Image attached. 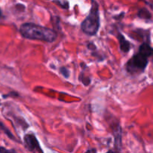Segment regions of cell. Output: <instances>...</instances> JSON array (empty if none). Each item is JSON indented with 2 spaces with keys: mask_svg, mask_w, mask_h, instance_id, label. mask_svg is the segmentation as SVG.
<instances>
[{
  "mask_svg": "<svg viewBox=\"0 0 153 153\" xmlns=\"http://www.w3.org/2000/svg\"><path fill=\"white\" fill-rule=\"evenodd\" d=\"M24 143L25 147L31 152H43L40 149V143L37 137L33 134H27L24 137Z\"/></svg>",
  "mask_w": 153,
  "mask_h": 153,
  "instance_id": "4",
  "label": "cell"
},
{
  "mask_svg": "<svg viewBox=\"0 0 153 153\" xmlns=\"http://www.w3.org/2000/svg\"><path fill=\"white\" fill-rule=\"evenodd\" d=\"M151 57H153V48L148 42H143L139 47L138 52L127 61L126 70L131 75L143 73L149 64V58Z\"/></svg>",
  "mask_w": 153,
  "mask_h": 153,
  "instance_id": "1",
  "label": "cell"
},
{
  "mask_svg": "<svg viewBox=\"0 0 153 153\" xmlns=\"http://www.w3.org/2000/svg\"><path fill=\"white\" fill-rule=\"evenodd\" d=\"M59 71H60V73H61V74L62 75L64 78H66V79H68L69 76H70V71H69L68 69L66 68V67H62L60 68Z\"/></svg>",
  "mask_w": 153,
  "mask_h": 153,
  "instance_id": "10",
  "label": "cell"
},
{
  "mask_svg": "<svg viewBox=\"0 0 153 153\" xmlns=\"http://www.w3.org/2000/svg\"><path fill=\"white\" fill-rule=\"evenodd\" d=\"M54 2L64 9L69 8V1L67 0H54Z\"/></svg>",
  "mask_w": 153,
  "mask_h": 153,
  "instance_id": "8",
  "label": "cell"
},
{
  "mask_svg": "<svg viewBox=\"0 0 153 153\" xmlns=\"http://www.w3.org/2000/svg\"><path fill=\"white\" fill-rule=\"evenodd\" d=\"M113 131L115 138V146H116L115 148L117 149V150L120 151L121 146H122V136H121L122 130H121L119 124L117 125L116 127H113Z\"/></svg>",
  "mask_w": 153,
  "mask_h": 153,
  "instance_id": "5",
  "label": "cell"
},
{
  "mask_svg": "<svg viewBox=\"0 0 153 153\" xmlns=\"http://www.w3.org/2000/svg\"><path fill=\"white\" fill-rule=\"evenodd\" d=\"M18 97V94H17V93H16V92H11V93H10L9 94H7V95L3 96V97H4V98H7V97Z\"/></svg>",
  "mask_w": 153,
  "mask_h": 153,
  "instance_id": "13",
  "label": "cell"
},
{
  "mask_svg": "<svg viewBox=\"0 0 153 153\" xmlns=\"http://www.w3.org/2000/svg\"><path fill=\"white\" fill-rule=\"evenodd\" d=\"M19 32L26 39L43 40L49 43L55 41L58 36L55 30L32 22H26L21 25Z\"/></svg>",
  "mask_w": 153,
  "mask_h": 153,
  "instance_id": "2",
  "label": "cell"
},
{
  "mask_svg": "<svg viewBox=\"0 0 153 153\" xmlns=\"http://www.w3.org/2000/svg\"><path fill=\"white\" fill-rule=\"evenodd\" d=\"M100 16L99 4L96 0H91V7L88 16L82 22L81 28L84 33L90 36L97 34L100 29Z\"/></svg>",
  "mask_w": 153,
  "mask_h": 153,
  "instance_id": "3",
  "label": "cell"
},
{
  "mask_svg": "<svg viewBox=\"0 0 153 153\" xmlns=\"http://www.w3.org/2000/svg\"><path fill=\"white\" fill-rule=\"evenodd\" d=\"M137 16L140 18V19L149 20V19H151V18H152V14L149 12V10H147L146 8H141L137 12Z\"/></svg>",
  "mask_w": 153,
  "mask_h": 153,
  "instance_id": "7",
  "label": "cell"
},
{
  "mask_svg": "<svg viewBox=\"0 0 153 153\" xmlns=\"http://www.w3.org/2000/svg\"><path fill=\"white\" fill-rule=\"evenodd\" d=\"M87 152H97V150H96V149H89V150H88L87 151Z\"/></svg>",
  "mask_w": 153,
  "mask_h": 153,
  "instance_id": "15",
  "label": "cell"
},
{
  "mask_svg": "<svg viewBox=\"0 0 153 153\" xmlns=\"http://www.w3.org/2000/svg\"><path fill=\"white\" fill-rule=\"evenodd\" d=\"M117 38L118 40H119L120 50L122 52H125V53H127L128 52H129V50L131 49V43H130V42L128 41L125 38V37L120 32H118Z\"/></svg>",
  "mask_w": 153,
  "mask_h": 153,
  "instance_id": "6",
  "label": "cell"
},
{
  "mask_svg": "<svg viewBox=\"0 0 153 153\" xmlns=\"http://www.w3.org/2000/svg\"><path fill=\"white\" fill-rule=\"evenodd\" d=\"M81 77L82 78V79H81L80 78L81 82H82V83L85 85V86H88V85L91 83V79H90L88 77H85V76L84 75V73H82V74L81 75Z\"/></svg>",
  "mask_w": 153,
  "mask_h": 153,
  "instance_id": "11",
  "label": "cell"
},
{
  "mask_svg": "<svg viewBox=\"0 0 153 153\" xmlns=\"http://www.w3.org/2000/svg\"><path fill=\"white\" fill-rule=\"evenodd\" d=\"M0 129L2 130V131H4V132L5 133V134H7V135L8 136V137H10V139H12V140H16V139H15V137H13V134H12V133L10 132V131H9V130H7V128H6L5 126H4V125H3V124L1 123H0Z\"/></svg>",
  "mask_w": 153,
  "mask_h": 153,
  "instance_id": "9",
  "label": "cell"
},
{
  "mask_svg": "<svg viewBox=\"0 0 153 153\" xmlns=\"http://www.w3.org/2000/svg\"><path fill=\"white\" fill-rule=\"evenodd\" d=\"M88 47L90 49H91V50H94V49H96V46H95V45H94V43H89V44L88 45Z\"/></svg>",
  "mask_w": 153,
  "mask_h": 153,
  "instance_id": "14",
  "label": "cell"
},
{
  "mask_svg": "<svg viewBox=\"0 0 153 153\" xmlns=\"http://www.w3.org/2000/svg\"><path fill=\"white\" fill-rule=\"evenodd\" d=\"M0 152H15L13 149H6L4 147H0Z\"/></svg>",
  "mask_w": 153,
  "mask_h": 153,
  "instance_id": "12",
  "label": "cell"
}]
</instances>
